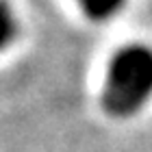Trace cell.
<instances>
[{
  "instance_id": "cell-2",
  "label": "cell",
  "mask_w": 152,
  "mask_h": 152,
  "mask_svg": "<svg viewBox=\"0 0 152 152\" xmlns=\"http://www.w3.org/2000/svg\"><path fill=\"white\" fill-rule=\"evenodd\" d=\"M83 11L87 13L91 20H109L113 18L117 11L124 7L126 0H78Z\"/></svg>"
},
{
  "instance_id": "cell-1",
  "label": "cell",
  "mask_w": 152,
  "mask_h": 152,
  "mask_svg": "<svg viewBox=\"0 0 152 152\" xmlns=\"http://www.w3.org/2000/svg\"><path fill=\"white\" fill-rule=\"evenodd\" d=\"M152 96V48L126 46L113 57L107 72L102 104L115 117L137 113Z\"/></svg>"
},
{
  "instance_id": "cell-3",
  "label": "cell",
  "mask_w": 152,
  "mask_h": 152,
  "mask_svg": "<svg viewBox=\"0 0 152 152\" xmlns=\"http://www.w3.org/2000/svg\"><path fill=\"white\" fill-rule=\"evenodd\" d=\"M15 33H18V24L13 18V11L4 2H0V50L11 44Z\"/></svg>"
}]
</instances>
